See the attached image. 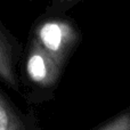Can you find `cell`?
Instances as JSON below:
<instances>
[{
	"instance_id": "cell-1",
	"label": "cell",
	"mask_w": 130,
	"mask_h": 130,
	"mask_svg": "<svg viewBox=\"0 0 130 130\" xmlns=\"http://www.w3.org/2000/svg\"><path fill=\"white\" fill-rule=\"evenodd\" d=\"M80 34L73 24L65 20H48L38 25L34 40L62 67L76 46Z\"/></svg>"
},
{
	"instance_id": "cell-2",
	"label": "cell",
	"mask_w": 130,
	"mask_h": 130,
	"mask_svg": "<svg viewBox=\"0 0 130 130\" xmlns=\"http://www.w3.org/2000/svg\"><path fill=\"white\" fill-rule=\"evenodd\" d=\"M62 66L46 53L36 40L32 41L26 58V73L32 82L49 88L57 82Z\"/></svg>"
},
{
	"instance_id": "cell-3",
	"label": "cell",
	"mask_w": 130,
	"mask_h": 130,
	"mask_svg": "<svg viewBox=\"0 0 130 130\" xmlns=\"http://www.w3.org/2000/svg\"><path fill=\"white\" fill-rule=\"evenodd\" d=\"M0 78L13 89H18V82L13 69L11 46L5 34L0 31Z\"/></svg>"
},
{
	"instance_id": "cell-4",
	"label": "cell",
	"mask_w": 130,
	"mask_h": 130,
	"mask_svg": "<svg viewBox=\"0 0 130 130\" xmlns=\"http://www.w3.org/2000/svg\"><path fill=\"white\" fill-rule=\"evenodd\" d=\"M0 130H27L8 99L0 92Z\"/></svg>"
},
{
	"instance_id": "cell-5",
	"label": "cell",
	"mask_w": 130,
	"mask_h": 130,
	"mask_svg": "<svg viewBox=\"0 0 130 130\" xmlns=\"http://www.w3.org/2000/svg\"><path fill=\"white\" fill-rule=\"evenodd\" d=\"M96 130H130V106Z\"/></svg>"
}]
</instances>
